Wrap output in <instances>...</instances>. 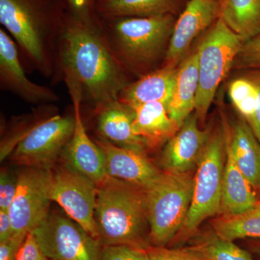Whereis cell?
Listing matches in <instances>:
<instances>
[{"label": "cell", "mask_w": 260, "mask_h": 260, "mask_svg": "<svg viewBox=\"0 0 260 260\" xmlns=\"http://www.w3.org/2000/svg\"><path fill=\"white\" fill-rule=\"evenodd\" d=\"M147 254L148 260H206L193 246L180 249L150 246Z\"/></svg>", "instance_id": "obj_30"}, {"label": "cell", "mask_w": 260, "mask_h": 260, "mask_svg": "<svg viewBox=\"0 0 260 260\" xmlns=\"http://www.w3.org/2000/svg\"><path fill=\"white\" fill-rule=\"evenodd\" d=\"M215 235L234 241L260 239V203L252 209L234 215H220L211 223Z\"/></svg>", "instance_id": "obj_25"}, {"label": "cell", "mask_w": 260, "mask_h": 260, "mask_svg": "<svg viewBox=\"0 0 260 260\" xmlns=\"http://www.w3.org/2000/svg\"><path fill=\"white\" fill-rule=\"evenodd\" d=\"M18 186V179L8 171L2 169L0 174V210H9Z\"/></svg>", "instance_id": "obj_32"}, {"label": "cell", "mask_w": 260, "mask_h": 260, "mask_svg": "<svg viewBox=\"0 0 260 260\" xmlns=\"http://www.w3.org/2000/svg\"><path fill=\"white\" fill-rule=\"evenodd\" d=\"M59 78L71 99L94 108L118 100L132 81L109 47L99 21L66 18L58 51Z\"/></svg>", "instance_id": "obj_1"}, {"label": "cell", "mask_w": 260, "mask_h": 260, "mask_svg": "<svg viewBox=\"0 0 260 260\" xmlns=\"http://www.w3.org/2000/svg\"><path fill=\"white\" fill-rule=\"evenodd\" d=\"M242 75L250 80L257 90V104L255 115L250 126L260 143V70H246L242 71Z\"/></svg>", "instance_id": "obj_35"}, {"label": "cell", "mask_w": 260, "mask_h": 260, "mask_svg": "<svg viewBox=\"0 0 260 260\" xmlns=\"http://www.w3.org/2000/svg\"><path fill=\"white\" fill-rule=\"evenodd\" d=\"M192 246L206 260H255L234 241L222 239L213 232Z\"/></svg>", "instance_id": "obj_27"}, {"label": "cell", "mask_w": 260, "mask_h": 260, "mask_svg": "<svg viewBox=\"0 0 260 260\" xmlns=\"http://www.w3.org/2000/svg\"><path fill=\"white\" fill-rule=\"evenodd\" d=\"M226 150L254 189L260 186V143L247 121L240 117L223 121Z\"/></svg>", "instance_id": "obj_17"}, {"label": "cell", "mask_w": 260, "mask_h": 260, "mask_svg": "<svg viewBox=\"0 0 260 260\" xmlns=\"http://www.w3.org/2000/svg\"><path fill=\"white\" fill-rule=\"evenodd\" d=\"M26 237L13 234L9 240L0 242V260H16L19 249Z\"/></svg>", "instance_id": "obj_36"}, {"label": "cell", "mask_w": 260, "mask_h": 260, "mask_svg": "<svg viewBox=\"0 0 260 260\" xmlns=\"http://www.w3.org/2000/svg\"><path fill=\"white\" fill-rule=\"evenodd\" d=\"M220 18L247 42L260 34V0H223Z\"/></svg>", "instance_id": "obj_24"}, {"label": "cell", "mask_w": 260, "mask_h": 260, "mask_svg": "<svg viewBox=\"0 0 260 260\" xmlns=\"http://www.w3.org/2000/svg\"><path fill=\"white\" fill-rule=\"evenodd\" d=\"M179 67L161 66L131 82L118 100L132 109L150 102H161L166 107L172 99Z\"/></svg>", "instance_id": "obj_19"}, {"label": "cell", "mask_w": 260, "mask_h": 260, "mask_svg": "<svg viewBox=\"0 0 260 260\" xmlns=\"http://www.w3.org/2000/svg\"><path fill=\"white\" fill-rule=\"evenodd\" d=\"M179 0H97L95 12L105 19L174 15Z\"/></svg>", "instance_id": "obj_23"}, {"label": "cell", "mask_w": 260, "mask_h": 260, "mask_svg": "<svg viewBox=\"0 0 260 260\" xmlns=\"http://www.w3.org/2000/svg\"><path fill=\"white\" fill-rule=\"evenodd\" d=\"M98 186L95 221L102 245L150 246L144 188L110 177Z\"/></svg>", "instance_id": "obj_3"}, {"label": "cell", "mask_w": 260, "mask_h": 260, "mask_svg": "<svg viewBox=\"0 0 260 260\" xmlns=\"http://www.w3.org/2000/svg\"><path fill=\"white\" fill-rule=\"evenodd\" d=\"M69 7L70 15L85 22H96L94 17L96 0H65Z\"/></svg>", "instance_id": "obj_33"}, {"label": "cell", "mask_w": 260, "mask_h": 260, "mask_svg": "<svg viewBox=\"0 0 260 260\" xmlns=\"http://www.w3.org/2000/svg\"><path fill=\"white\" fill-rule=\"evenodd\" d=\"M249 247H250L251 250L253 252L260 256V239H255V240L251 242L249 244Z\"/></svg>", "instance_id": "obj_38"}, {"label": "cell", "mask_w": 260, "mask_h": 260, "mask_svg": "<svg viewBox=\"0 0 260 260\" xmlns=\"http://www.w3.org/2000/svg\"><path fill=\"white\" fill-rule=\"evenodd\" d=\"M220 10L221 3L215 0H189L176 20L161 66L179 67L195 39L220 18Z\"/></svg>", "instance_id": "obj_12"}, {"label": "cell", "mask_w": 260, "mask_h": 260, "mask_svg": "<svg viewBox=\"0 0 260 260\" xmlns=\"http://www.w3.org/2000/svg\"><path fill=\"white\" fill-rule=\"evenodd\" d=\"M72 102L75 119L74 133L61 157L65 164L99 185L108 177L104 153L87 133L82 116L81 102L78 99H72Z\"/></svg>", "instance_id": "obj_16"}, {"label": "cell", "mask_w": 260, "mask_h": 260, "mask_svg": "<svg viewBox=\"0 0 260 260\" xmlns=\"http://www.w3.org/2000/svg\"><path fill=\"white\" fill-rule=\"evenodd\" d=\"M253 186L226 150L220 215H234L252 209L259 204Z\"/></svg>", "instance_id": "obj_22"}, {"label": "cell", "mask_w": 260, "mask_h": 260, "mask_svg": "<svg viewBox=\"0 0 260 260\" xmlns=\"http://www.w3.org/2000/svg\"><path fill=\"white\" fill-rule=\"evenodd\" d=\"M194 175L162 171L145 189L152 246L164 247L180 232L190 208Z\"/></svg>", "instance_id": "obj_5"}, {"label": "cell", "mask_w": 260, "mask_h": 260, "mask_svg": "<svg viewBox=\"0 0 260 260\" xmlns=\"http://www.w3.org/2000/svg\"><path fill=\"white\" fill-rule=\"evenodd\" d=\"M233 69L260 70V34L243 44L234 60Z\"/></svg>", "instance_id": "obj_29"}, {"label": "cell", "mask_w": 260, "mask_h": 260, "mask_svg": "<svg viewBox=\"0 0 260 260\" xmlns=\"http://www.w3.org/2000/svg\"><path fill=\"white\" fill-rule=\"evenodd\" d=\"M95 142L104 153L108 177L145 189L162 172L148 158L145 152L121 148L102 138Z\"/></svg>", "instance_id": "obj_15"}, {"label": "cell", "mask_w": 260, "mask_h": 260, "mask_svg": "<svg viewBox=\"0 0 260 260\" xmlns=\"http://www.w3.org/2000/svg\"><path fill=\"white\" fill-rule=\"evenodd\" d=\"M133 133L144 141L148 149L166 144L181 125L169 116L161 102H150L135 108Z\"/></svg>", "instance_id": "obj_20"}, {"label": "cell", "mask_w": 260, "mask_h": 260, "mask_svg": "<svg viewBox=\"0 0 260 260\" xmlns=\"http://www.w3.org/2000/svg\"><path fill=\"white\" fill-rule=\"evenodd\" d=\"M49 175L50 170L29 167L18 174L16 194L8 210L13 234L28 235L50 214Z\"/></svg>", "instance_id": "obj_11"}, {"label": "cell", "mask_w": 260, "mask_h": 260, "mask_svg": "<svg viewBox=\"0 0 260 260\" xmlns=\"http://www.w3.org/2000/svg\"><path fill=\"white\" fill-rule=\"evenodd\" d=\"M65 20L51 0H0V23L42 76L59 80L58 51Z\"/></svg>", "instance_id": "obj_2"}, {"label": "cell", "mask_w": 260, "mask_h": 260, "mask_svg": "<svg viewBox=\"0 0 260 260\" xmlns=\"http://www.w3.org/2000/svg\"><path fill=\"white\" fill-rule=\"evenodd\" d=\"M96 1H97V0H96Z\"/></svg>", "instance_id": "obj_41"}, {"label": "cell", "mask_w": 260, "mask_h": 260, "mask_svg": "<svg viewBox=\"0 0 260 260\" xmlns=\"http://www.w3.org/2000/svg\"><path fill=\"white\" fill-rule=\"evenodd\" d=\"M100 260H148L147 250L125 245H102Z\"/></svg>", "instance_id": "obj_31"}, {"label": "cell", "mask_w": 260, "mask_h": 260, "mask_svg": "<svg viewBox=\"0 0 260 260\" xmlns=\"http://www.w3.org/2000/svg\"><path fill=\"white\" fill-rule=\"evenodd\" d=\"M0 88L28 104H54L59 96L49 87L28 79L19 59L18 47L4 29H0Z\"/></svg>", "instance_id": "obj_13"}, {"label": "cell", "mask_w": 260, "mask_h": 260, "mask_svg": "<svg viewBox=\"0 0 260 260\" xmlns=\"http://www.w3.org/2000/svg\"><path fill=\"white\" fill-rule=\"evenodd\" d=\"M225 160L226 143L222 124L212 132L197 167L189 213L174 240H188L205 220L220 213Z\"/></svg>", "instance_id": "obj_6"}, {"label": "cell", "mask_w": 260, "mask_h": 260, "mask_svg": "<svg viewBox=\"0 0 260 260\" xmlns=\"http://www.w3.org/2000/svg\"><path fill=\"white\" fill-rule=\"evenodd\" d=\"M198 85L199 67L196 49L179 65L174 93L167 105L168 114L180 125L194 112Z\"/></svg>", "instance_id": "obj_21"}, {"label": "cell", "mask_w": 260, "mask_h": 260, "mask_svg": "<svg viewBox=\"0 0 260 260\" xmlns=\"http://www.w3.org/2000/svg\"><path fill=\"white\" fill-rule=\"evenodd\" d=\"M199 122L193 112L166 143L160 159L162 171L184 174L197 169L212 133L209 128L200 129Z\"/></svg>", "instance_id": "obj_14"}, {"label": "cell", "mask_w": 260, "mask_h": 260, "mask_svg": "<svg viewBox=\"0 0 260 260\" xmlns=\"http://www.w3.org/2000/svg\"><path fill=\"white\" fill-rule=\"evenodd\" d=\"M13 236V225L9 213L7 210H0V242L9 240Z\"/></svg>", "instance_id": "obj_37"}, {"label": "cell", "mask_w": 260, "mask_h": 260, "mask_svg": "<svg viewBox=\"0 0 260 260\" xmlns=\"http://www.w3.org/2000/svg\"><path fill=\"white\" fill-rule=\"evenodd\" d=\"M32 234L51 260H100L101 243L69 216L49 214Z\"/></svg>", "instance_id": "obj_8"}, {"label": "cell", "mask_w": 260, "mask_h": 260, "mask_svg": "<svg viewBox=\"0 0 260 260\" xmlns=\"http://www.w3.org/2000/svg\"><path fill=\"white\" fill-rule=\"evenodd\" d=\"M228 92L236 110L251 126L257 104V90L254 84L241 75L231 82Z\"/></svg>", "instance_id": "obj_28"}, {"label": "cell", "mask_w": 260, "mask_h": 260, "mask_svg": "<svg viewBox=\"0 0 260 260\" xmlns=\"http://www.w3.org/2000/svg\"><path fill=\"white\" fill-rule=\"evenodd\" d=\"M94 111L100 138L121 148L145 152L144 141L133 133L134 109L116 100L94 108Z\"/></svg>", "instance_id": "obj_18"}, {"label": "cell", "mask_w": 260, "mask_h": 260, "mask_svg": "<svg viewBox=\"0 0 260 260\" xmlns=\"http://www.w3.org/2000/svg\"><path fill=\"white\" fill-rule=\"evenodd\" d=\"M215 1L219 2L220 3H222V2H223V0H215Z\"/></svg>", "instance_id": "obj_39"}, {"label": "cell", "mask_w": 260, "mask_h": 260, "mask_svg": "<svg viewBox=\"0 0 260 260\" xmlns=\"http://www.w3.org/2000/svg\"><path fill=\"white\" fill-rule=\"evenodd\" d=\"M56 108L54 104H44L38 107L34 113L28 114L23 117L14 119L15 124L8 129V133L2 140L1 160L5 158L7 154L13 152L18 145L36 126L56 115Z\"/></svg>", "instance_id": "obj_26"}, {"label": "cell", "mask_w": 260, "mask_h": 260, "mask_svg": "<svg viewBox=\"0 0 260 260\" xmlns=\"http://www.w3.org/2000/svg\"><path fill=\"white\" fill-rule=\"evenodd\" d=\"M48 186L51 201L57 203L70 218L99 241L95 221L97 184L65 164L56 170L51 169Z\"/></svg>", "instance_id": "obj_9"}, {"label": "cell", "mask_w": 260, "mask_h": 260, "mask_svg": "<svg viewBox=\"0 0 260 260\" xmlns=\"http://www.w3.org/2000/svg\"><path fill=\"white\" fill-rule=\"evenodd\" d=\"M106 20L101 23L103 32L128 74L139 78L161 67L177 20L174 15Z\"/></svg>", "instance_id": "obj_4"}, {"label": "cell", "mask_w": 260, "mask_h": 260, "mask_svg": "<svg viewBox=\"0 0 260 260\" xmlns=\"http://www.w3.org/2000/svg\"><path fill=\"white\" fill-rule=\"evenodd\" d=\"M202 38L197 48L199 85L194 112L204 123L218 87L233 69L235 58L244 42L219 18Z\"/></svg>", "instance_id": "obj_7"}, {"label": "cell", "mask_w": 260, "mask_h": 260, "mask_svg": "<svg viewBox=\"0 0 260 260\" xmlns=\"http://www.w3.org/2000/svg\"><path fill=\"white\" fill-rule=\"evenodd\" d=\"M16 260H51L44 252L34 238L32 232L28 233L19 249Z\"/></svg>", "instance_id": "obj_34"}, {"label": "cell", "mask_w": 260, "mask_h": 260, "mask_svg": "<svg viewBox=\"0 0 260 260\" xmlns=\"http://www.w3.org/2000/svg\"><path fill=\"white\" fill-rule=\"evenodd\" d=\"M259 190H260V186H259Z\"/></svg>", "instance_id": "obj_40"}, {"label": "cell", "mask_w": 260, "mask_h": 260, "mask_svg": "<svg viewBox=\"0 0 260 260\" xmlns=\"http://www.w3.org/2000/svg\"><path fill=\"white\" fill-rule=\"evenodd\" d=\"M75 125L74 112L51 116L18 143L12 152V160L25 167L51 170L71 140Z\"/></svg>", "instance_id": "obj_10"}]
</instances>
